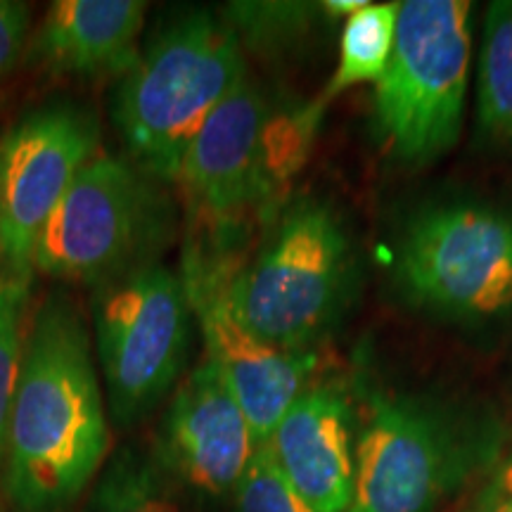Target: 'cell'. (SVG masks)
<instances>
[{
    "instance_id": "obj_18",
    "label": "cell",
    "mask_w": 512,
    "mask_h": 512,
    "mask_svg": "<svg viewBox=\"0 0 512 512\" xmlns=\"http://www.w3.org/2000/svg\"><path fill=\"white\" fill-rule=\"evenodd\" d=\"M31 275L0 273V472H3L5 439H8L10 408L15 399L19 363L29 325Z\"/></svg>"
},
{
    "instance_id": "obj_6",
    "label": "cell",
    "mask_w": 512,
    "mask_h": 512,
    "mask_svg": "<svg viewBox=\"0 0 512 512\" xmlns=\"http://www.w3.org/2000/svg\"><path fill=\"white\" fill-rule=\"evenodd\" d=\"M95 361L119 427L145 420L174 394L188 366L192 313L181 273L152 264L95 287Z\"/></svg>"
},
{
    "instance_id": "obj_8",
    "label": "cell",
    "mask_w": 512,
    "mask_h": 512,
    "mask_svg": "<svg viewBox=\"0 0 512 512\" xmlns=\"http://www.w3.org/2000/svg\"><path fill=\"white\" fill-rule=\"evenodd\" d=\"M463 420L413 396L375 394L356 441L347 512H434L482 460Z\"/></svg>"
},
{
    "instance_id": "obj_7",
    "label": "cell",
    "mask_w": 512,
    "mask_h": 512,
    "mask_svg": "<svg viewBox=\"0 0 512 512\" xmlns=\"http://www.w3.org/2000/svg\"><path fill=\"white\" fill-rule=\"evenodd\" d=\"M403 297L456 323L512 316V214L477 202L420 209L396 245Z\"/></svg>"
},
{
    "instance_id": "obj_19",
    "label": "cell",
    "mask_w": 512,
    "mask_h": 512,
    "mask_svg": "<svg viewBox=\"0 0 512 512\" xmlns=\"http://www.w3.org/2000/svg\"><path fill=\"white\" fill-rule=\"evenodd\" d=\"M233 496L235 512H318L287 484L266 446L256 448Z\"/></svg>"
},
{
    "instance_id": "obj_20",
    "label": "cell",
    "mask_w": 512,
    "mask_h": 512,
    "mask_svg": "<svg viewBox=\"0 0 512 512\" xmlns=\"http://www.w3.org/2000/svg\"><path fill=\"white\" fill-rule=\"evenodd\" d=\"M29 38V8L15 0H0V76L15 67Z\"/></svg>"
},
{
    "instance_id": "obj_9",
    "label": "cell",
    "mask_w": 512,
    "mask_h": 512,
    "mask_svg": "<svg viewBox=\"0 0 512 512\" xmlns=\"http://www.w3.org/2000/svg\"><path fill=\"white\" fill-rule=\"evenodd\" d=\"M100 124L76 102L29 112L0 143V256L8 271L34 275L41 230L69 185L98 155Z\"/></svg>"
},
{
    "instance_id": "obj_4",
    "label": "cell",
    "mask_w": 512,
    "mask_h": 512,
    "mask_svg": "<svg viewBox=\"0 0 512 512\" xmlns=\"http://www.w3.org/2000/svg\"><path fill=\"white\" fill-rule=\"evenodd\" d=\"M164 185L131 159L98 152L41 230L34 271L95 290L159 264L176 233Z\"/></svg>"
},
{
    "instance_id": "obj_11",
    "label": "cell",
    "mask_w": 512,
    "mask_h": 512,
    "mask_svg": "<svg viewBox=\"0 0 512 512\" xmlns=\"http://www.w3.org/2000/svg\"><path fill=\"white\" fill-rule=\"evenodd\" d=\"M181 278L207 344V361L245 413L254 444L264 446L309 387L316 356L283 351L249 332L228 309L226 275L181 271Z\"/></svg>"
},
{
    "instance_id": "obj_12",
    "label": "cell",
    "mask_w": 512,
    "mask_h": 512,
    "mask_svg": "<svg viewBox=\"0 0 512 512\" xmlns=\"http://www.w3.org/2000/svg\"><path fill=\"white\" fill-rule=\"evenodd\" d=\"M287 484L318 512H347L354 498V411L335 384L306 387L264 444Z\"/></svg>"
},
{
    "instance_id": "obj_13",
    "label": "cell",
    "mask_w": 512,
    "mask_h": 512,
    "mask_svg": "<svg viewBox=\"0 0 512 512\" xmlns=\"http://www.w3.org/2000/svg\"><path fill=\"white\" fill-rule=\"evenodd\" d=\"M143 0H57L29 43V57L55 76L124 79L140 55Z\"/></svg>"
},
{
    "instance_id": "obj_15",
    "label": "cell",
    "mask_w": 512,
    "mask_h": 512,
    "mask_svg": "<svg viewBox=\"0 0 512 512\" xmlns=\"http://www.w3.org/2000/svg\"><path fill=\"white\" fill-rule=\"evenodd\" d=\"M477 124L489 143H512V0H496L484 15L477 67Z\"/></svg>"
},
{
    "instance_id": "obj_21",
    "label": "cell",
    "mask_w": 512,
    "mask_h": 512,
    "mask_svg": "<svg viewBox=\"0 0 512 512\" xmlns=\"http://www.w3.org/2000/svg\"><path fill=\"white\" fill-rule=\"evenodd\" d=\"M482 496L501 498V501L512 503V451L496 465L494 477H491V482Z\"/></svg>"
},
{
    "instance_id": "obj_16",
    "label": "cell",
    "mask_w": 512,
    "mask_h": 512,
    "mask_svg": "<svg viewBox=\"0 0 512 512\" xmlns=\"http://www.w3.org/2000/svg\"><path fill=\"white\" fill-rule=\"evenodd\" d=\"M399 5L401 3H368L366 8L344 19L342 38H339V62L330 76L325 95L320 98L325 105L349 88L382 79L394 53Z\"/></svg>"
},
{
    "instance_id": "obj_17",
    "label": "cell",
    "mask_w": 512,
    "mask_h": 512,
    "mask_svg": "<svg viewBox=\"0 0 512 512\" xmlns=\"http://www.w3.org/2000/svg\"><path fill=\"white\" fill-rule=\"evenodd\" d=\"M219 15L235 31L242 50L271 55L302 41L328 12L323 3H228Z\"/></svg>"
},
{
    "instance_id": "obj_23",
    "label": "cell",
    "mask_w": 512,
    "mask_h": 512,
    "mask_svg": "<svg viewBox=\"0 0 512 512\" xmlns=\"http://www.w3.org/2000/svg\"><path fill=\"white\" fill-rule=\"evenodd\" d=\"M467 512H512V503L510 501H501V498H489L482 496L475 503V508Z\"/></svg>"
},
{
    "instance_id": "obj_3",
    "label": "cell",
    "mask_w": 512,
    "mask_h": 512,
    "mask_svg": "<svg viewBox=\"0 0 512 512\" xmlns=\"http://www.w3.org/2000/svg\"><path fill=\"white\" fill-rule=\"evenodd\" d=\"M354 285L356 252L344 221L320 197H297L228 280L226 304L256 337L311 354L347 311Z\"/></svg>"
},
{
    "instance_id": "obj_1",
    "label": "cell",
    "mask_w": 512,
    "mask_h": 512,
    "mask_svg": "<svg viewBox=\"0 0 512 512\" xmlns=\"http://www.w3.org/2000/svg\"><path fill=\"white\" fill-rule=\"evenodd\" d=\"M93 335L69 294L50 292L31 313L5 439L10 512H69L100 475L110 422Z\"/></svg>"
},
{
    "instance_id": "obj_5",
    "label": "cell",
    "mask_w": 512,
    "mask_h": 512,
    "mask_svg": "<svg viewBox=\"0 0 512 512\" xmlns=\"http://www.w3.org/2000/svg\"><path fill=\"white\" fill-rule=\"evenodd\" d=\"M470 60L467 0H403L392 60L373 95L375 138L394 162L425 166L458 143Z\"/></svg>"
},
{
    "instance_id": "obj_2",
    "label": "cell",
    "mask_w": 512,
    "mask_h": 512,
    "mask_svg": "<svg viewBox=\"0 0 512 512\" xmlns=\"http://www.w3.org/2000/svg\"><path fill=\"white\" fill-rule=\"evenodd\" d=\"M245 76V50L219 12L188 10L159 27L112 98L128 159L176 183L192 140Z\"/></svg>"
},
{
    "instance_id": "obj_22",
    "label": "cell",
    "mask_w": 512,
    "mask_h": 512,
    "mask_svg": "<svg viewBox=\"0 0 512 512\" xmlns=\"http://www.w3.org/2000/svg\"><path fill=\"white\" fill-rule=\"evenodd\" d=\"M366 0H323V8L328 17H351L354 12L366 8Z\"/></svg>"
},
{
    "instance_id": "obj_14",
    "label": "cell",
    "mask_w": 512,
    "mask_h": 512,
    "mask_svg": "<svg viewBox=\"0 0 512 512\" xmlns=\"http://www.w3.org/2000/svg\"><path fill=\"white\" fill-rule=\"evenodd\" d=\"M86 512H188L183 494L159 467L152 451L119 448L102 465Z\"/></svg>"
},
{
    "instance_id": "obj_10",
    "label": "cell",
    "mask_w": 512,
    "mask_h": 512,
    "mask_svg": "<svg viewBox=\"0 0 512 512\" xmlns=\"http://www.w3.org/2000/svg\"><path fill=\"white\" fill-rule=\"evenodd\" d=\"M252 430L219 370L204 358L178 382L150 448L181 494H235L256 453Z\"/></svg>"
}]
</instances>
